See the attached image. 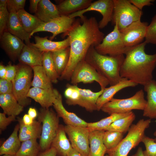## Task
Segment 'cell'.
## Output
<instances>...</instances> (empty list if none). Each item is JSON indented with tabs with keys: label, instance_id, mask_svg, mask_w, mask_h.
Masks as SVG:
<instances>
[{
	"label": "cell",
	"instance_id": "cell-1",
	"mask_svg": "<svg viewBox=\"0 0 156 156\" xmlns=\"http://www.w3.org/2000/svg\"><path fill=\"white\" fill-rule=\"evenodd\" d=\"M100 30L96 18L85 16L82 20L75 19L69 30L63 34L69 39L70 55L68 64L60 76V80H70L73 71L78 64L84 60L90 47L98 45L104 38Z\"/></svg>",
	"mask_w": 156,
	"mask_h": 156
},
{
	"label": "cell",
	"instance_id": "cell-2",
	"mask_svg": "<svg viewBox=\"0 0 156 156\" xmlns=\"http://www.w3.org/2000/svg\"><path fill=\"white\" fill-rule=\"evenodd\" d=\"M147 44L144 41L129 48L120 68L121 78L143 86L153 79V72L156 66V53H146Z\"/></svg>",
	"mask_w": 156,
	"mask_h": 156
},
{
	"label": "cell",
	"instance_id": "cell-3",
	"mask_svg": "<svg viewBox=\"0 0 156 156\" xmlns=\"http://www.w3.org/2000/svg\"><path fill=\"white\" fill-rule=\"evenodd\" d=\"M125 58L124 55L112 57L101 54L96 51L94 47L92 46L84 60L105 78L109 85L112 86L118 83L122 78L120 70Z\"/></svg>",
	"mask_w": 156,
	"mask_h": 156
},
{
	"label": "cell",
	"instance_id": "cell-4",
	"mask_svg": "<svg viewBox=\"0 0 156 156\" xmlns=\"http://www.w3.org/2000/svg\"><path fill=\"white\" fill-rule=\"evenodd\" d=\"M151 119L140 120L136 123L132 124L128 133L115 148L107 150L109 156H127L130 151L142 142L146 130L150 126Z\"/></svg>",
	"mask_w": 156,
	"mask_h": 156
},
{
	"label": "cell",
	"instance_id": "cell-5",
	"mask_svg": "<svg viewBox=\"0 0 156 156\" xmlns=\"http://www.w3.org/2000/svg\"><path fill=\"white\" fill-rule=\"evenodd\" d=\"M38 119L42 124L39 144L41 150L44 151L51 147L60 125L59 117L52 109L42 107L38 114Z\"/></svg>",
	"mask_w": 156,
	"mask_h": 156
},
{
	"label": "cell",
	"instance_id": "cell-6",
	"mask_svg": "<svg viewBox=\"0 0 156 156\" xmlns=\"http://www.w3.org/2000/svg\"><path fill=\"white\" fill-rule=\"evenodd\" d=\"M114 9L112 22L121 31L133 23L140 20L142 12L129 0H113Z\"/></svg>",
	"mask_w": 156,
	"mask_h": 156
},
{
	"label": "cell",
	"instance_id": "cell-7",
	"mask_svg": "<svg viewBox=\"0 0 156 156\" xmlns=\"http://www.w3.org/2000/svg\"><path fill=\"white\" fill-rule=\"evenodd\" d=\"M146 104L144 93L142 89L138 91L132 96L125 99L113 98L104 104L101 110L109 115L113 114L125 113L134 109L143 111Z\"/></svg>",
	"mask_w": 156,
	"mask_h": 156
},
{
	"label": "cell",
	"instance_id": "cell-8",
	"mask_svg": "<svg viewBox=\"0 0 156 156\" xmlns=\"http://www.w3.org/2000/svg\"><path fill=\"white\" fill-rule=\"evenodd\" d=\"M17 65L16 74L12 81V93L18 103L25 107L31 102L27 94L31 86L33 70L26 65L20 63Z\"/></svg>",
	"mask_w": 156,
	"mask_h": 156
},
{
	"label": "cell",
	"instance_id": "cell-9",
	"mask_svg": "<svg viewBox=\"0 0 156 156\" xmlns=\"http://www.w3.org/2000/svg\"><path fill=\"white\" fill-rule=\"evenodd\" d=\"M70 80L72 84L75 85L80 83H88L95 81L99 84L101 89H104L109 84L107 80L85 60L77 66Z\"/></svg>",
	"mask_w": 156,
	"mask_h": 156
},
{
	"label": "cell",
	"instance_id": "cell-10",
	"mask_svg": "<svg viewBox=\"0 0 156 156\" xmlns=\"http://www.w3.org/2000/svg\"><path fill=\"white\" fill-rule=\"evenodd\" d=\"M94 47L99 53L112 57L125 54L130 48L125 45L116 25H114L113 30L104 37L101 42Z\"/></svg>",
	"mask_w": 156,
	"mask_h": 156
},
{
	"label": "cell",
	"instance_id": "cell-11",
	"mask_svg": "<svg viewBox=\"0 0 156 156\" xmlns=\"http://www.w3.org/2000/svg\"><path fill=\"white\" fill-rule=\"evenodd\" d=\"M64 127L73 148L83 156H88L90 132L88 128L66 125Z\"/></svg>",
	"mask_w": 156,
	"mask_h": 156
},
{
	"label": "cell",
	"instance_id": "cell-12",
	"mask_svg": "<svg viewBox=\"0 0 156 156\" xmlns=\"http://www.w3.org/2000/svg\"><path fill=\"white\" fill-rule=\"evenodd\" d=\"M114 9L113 0H98L92 2L85 9L77 11L69 15L71 18L79 17L81 20L83 19L85 16L83 14L90 11H96L100 13L102 16L101 20L98 23L100 29L106 27L112 21Z\"/></svg>",
	"mask_w": 156,
	"mask_h": 156
},
{
	"label": "cell",
	"instance_id": "cell-13",
	"mask_svg": "<svg viewBox=\"0 0 156 156\" xmlns=\"http://www.w3.org/2000/svg\"><path fill=\"white\" fill-rule=\"evenodd\" d=\"M148 25L147 22H142L140 20L120 31L125 46L131 47L142 42L145 38Z\"/></svg>",
	"mask_w": 156,
	"mask_h": 156
},
{
	"label": "cell",
	"instance_id": "cell-14",
	"mask_svg": "<svg viewBox=\"0 0 156 156\" xmlns=\"http://www.w3.org/2000/svg\"><path fill=\"white\" fill-rule=\"evenodd\" d=\"M75 20V18H71L69 16L61 15L47 22H43L30 34V36L31 38L34 34L38 32H49L52 34L49 39L52 40L58 34L68 31Z\"/></svg>",
	"mask_w": 156,
	"mask_h": 156
},
{
	"label": "cell",
	"instance_id": "cell-15",
	"mask_svg": "<svg viewBox=\"0 0 156 156\" xmlns=\"http://www.w3.org/2000/svg\"><path fill=\"white\" fill-rule=\"evenodd\" d=\"M0 46L10 58L14 61L18 57L25 44L22 40L7 30L0 36Z\"/></svg>",
	"mask_w": 156,
	"mask_h": 156
},
{
	"label": "cell",
	"instance_id": "cell-16",
	"mask_svg": "<svg viewBox=\"0 0 156 156\" xmlns=\"http://www.w3.org/2000/svg\"><path fill=\"white\" fill-rule=\"evenodd\" d=\"M53 106L58 116L62 118L66 125L87 127V122L75 114L69 112L66 109L63 104L62 96L58 91Z\"/></svg>",
	"mask_w": 156,
	"mask_h": 156
},
{
	"label": "cell",
	"instance_id": "cell-17",
	"mask_svg": "<svg viewBox=\"0 0 156 156\" xmlns=\"http://www.w3.org/2000/svg\"><path fill=\"white\" fill-rule=\"evenodd\" d=\"M57 91L55 89L46 90L32 87L30 89L27 97L38 103L42 107L49 108L53 106Z\"/></svg>",
	"mask_w": 156,
	"mask_h": 156
},
{
	"label": "cell",
	"instance_id": "cell-18",
	"mask_svg": "<svg viewBox=\"0 0 156 156\" xmlns=\"http://www.w3.org/2000/svg\"><path fill=\"white\" fill-rule=\"evenodd\" d=\"M138 84L126 78H122L117 83L104 89L96 103L97 110L99 111L105 103L110 101L114 96L121 90L129 87H134Z\"/></svg>",
	"mask_w": 156,
	"mask_h": 156
},
{
	"label": "cell",
	"instance_id": "cell-19",
	"mask_svg": "<svg viewBox=\"0 0 156 156\" xmlns=\"http://www.w3.org/2000/svg\"><path fill=\"white\" fill-rule=\"evenodd\" d=\"M43 52L38 48L30 45L24 47L18 57L20 63L26 65L31 67L42 66Z\"/></svg>",
	"mask_w": 156,
	"mask_h": 156
},
{
	"label": "cell",
	"instance_id": "cell-20",
	"mask_svg": "<svg viewBox=\"0 0 156 156\" xmlns=\"http://www.w3.org/2000/svg\"><path fill=\"white\" fill-rule=\"evenodd\" d=\"M44 37L36 36H34L35 43H31L33 46L42 52H53L70 47L68 37L63 40L54 41Z\"/></svg>",
	"mask_w": 156,
	"mask_h": 156
},
{
	"label": "cell",
	"instance_id": "cell-21",
	"mask_svg": "<svg viewBox=\"0 0 156 156\" xmlns=\"http://www.w3.org/2000/svg\"><path fill=\"white\" fill-rule=\"evenodd\" d=\"M17 120L19 125L18 136L21 142L30 139H40L42 130V124L40 121L34 120L32 124L26 125L22 118L18 117Z\"/></svg>",
	"mask_w": 156,
	"mask_h": 156
},
{
	"label": "cell",
	"instance_id": "cell-22",
	"mask_svg": "<svg viewBox=\"0 0 156 156\" xmlns=\"http://www.w3.org/2000/svg\"><path fill=\"white\" fill-rule=\"evenodd\" d=\"M144 86L147 100L143 115L151 119H156V81L152 79Z\"/></svg>",
	"mask_w": 156,
	"mask_h": 156
},
{
	"label": "cell",
	"instance_id": "cell-23",
	"mask_svg": "<svg viewBox=\"0 0 156 156\" xmlns=\"http://www.w3.org/2000/svg\"><path fill=\"white\" fill-rule=\"evenodd\" d=\"M79 92V99L76 105L84 108L87 111L92 112L97 110V101L103 93L104 89L96 92H94L88 89L78 88Z\"/></svg>",
	"mask_w": 156,
	"mask_h": 156
},
{
	"label": "cell",
	"instance_id": "cell-24",
	"mask_svg": "<svg viewBox=\"0 0 156 156\" xmlns=\"http://www.w3.org/2000/svg\"><path fill=\"white\" fill-rule=\"evenodd\" d=\"M51 147L54 148L60 156H68L73 149L67 138L64 126L60 125L51 144Z\"/></svg>",
	"mask_w": 156,
	"mask_h": 156
},
{
	"label": "cell",
	"instance_id": "cell-25",
	"mask_svg": "<svg viewBox=\"0 0 156 156\" xmlns=\"http://www.w3.org/2000/svg\"><path fill=\"white\" fill-rule=\"evenodd\" d=\"M7 30L12 34L24 41L26 44H31L30 34L24 29L18 18L17 12H10Z\"/></svg>",
	"mask_w": 156,
	"mask_h": 156
},
{
	"label": "cell",
	"instance_id": "cell-26",
	"mask_svg": "<svg viewBox=\"0 0 156 156\" xmlns=\"http://www.w3.org/2000/svg\"><path fill=\"white\" fill-rule=\"evenodd\" d=\"M35 15L44 23L61 16L57 5L49 0H40Z\"/></svg>",
	"mask_w": 156,
	"mask_h": 156
},
{
	"label": "cell",
	"instance_id": "cell-27",
	"mask_svg": "<svg viewBox=\"0 0 156 156\" xmlns=\"http://www.w3.org/2000/svg\"><path fill=\"white\" fill-rule=\"evenodd\" d=\"M0 106L6 115L15 117L23 111L24 107L18 103L12 93L0 94Z\"/></svg>",
	"mask_w": 156,
	"mask_h": 156
},
{
	"label": "cell",
	"instance_id": "cell-28",
	"mask_svg": "<svg viewBox=\"0 0 156 156\" xmlns=\"http://www.w3.org/2000/svg\"><path fill=\"white\" fill-rule=\"evenodd\" d=\"M105 131H90V149L88 156H105L107 149L103 141Z\"/></svg>",
	"mask_w": 156,
	"mask_h": 156
},
{
	"label": "cell",
	"instance_id": "cell-29",
	"mask_svg": "<svg viewBox=\"0 0 156 156\" xmlns=\"http://www.w3.org/2000/svg\"><path fill=\"white\" fill-rule=\"evenodd\" d=\"M92 0H64L57 5L60 15L68 16L87 8Z\"/></svg>",
	"mask_w": 156,
	"mask_h": 156
},
{
	"label": "cell",
	"instance_id": "cell-30",
	"mask_svg": "<svg viewBox=\"0 0 156 156\" xmlns=\"http://www.w3.org/2000/svg\"><path fill=\"white\" fill-rule=\"evenodd\" d=\"M19 130L18 124L15 126L13 132L9 138L0 147V155L9 154L13 156L16 155L21 146V141L18 135Z\"/></svg>",
	"mask_w": 156,
	"mask_h": 156
},
{
	"label": "cell",
	"instance_id": "cell-31",
	"mask_svg": "<svg viewBox=\"0 0 156 156\" xmlns=\"http://www.w3.org/2000/svg\"><path fill=\"white\" fill-rule=\"evenodd\" d=\"M31 68L34 76L31 86L46 90L54 89L52 83L47 75L42 66H37Z\"/></svg>",
	"mask_w": 156,
	"mask_h": 156
},
{
	"label": "cell",
	"instance_id": "cell-32",
	"mask_svg": "<svg viewBox=\"0 0 156 156\" xmlns=\"http://www.w3.org/2000/svg\"><path fill=\"white\" fill-rule=\"evenodd\" d=\"M17 13L24 29L29 34L43 23L35 15L30 14L24 9L20 10Z\"/></svg>",
	"mask_w": 156,
	"mask_h": 156
},
{
	"label": "cell",
	"instance_id": "cell-33",
	"mask_svg": "<svg viewBox=\"0 0 156 156\" xmlns=\"http://www.w3.org/2000/svg\"><path fill=\"white\" fill-rule=\"evenodd\" d=\"M70 47L52 52L56 70L60 77L68 64L70 55Z\"/></svg>",
	"mask_w": 156,
	"mask_h": 156
},
{
	"label": "cell",
	"instance_id": "cell-34",
	"mask_svg": "<svg viewBox=\"0 0 156 156\" xmlns=\"http://www.w3.org/2000/svg\"><path fill=\"white\" fill-rule=\"evenodd\" d=\"M135 118V115L132 111L128 115L115 121L104 131H115L125 133L128 131Z\"/></svg>",
	"mask_w": 156,
	"mask_h": 156
},
{
	"label": "cell",
	"instance_id": "cell-35",
	"mask_svg": "<svg viewBox=\"0 0 156 156\" xmlns=\"http://www.w3.org/2000/svg\"><path fill=\"white\" fill-rule=\"evenodd\" d=\"M42 66L51 82L57 83L60 76L54 65L51 52H43Z\"/></svg>",
	"mask_w": 156,
	"mask_h": 156
},
{
	"label": "cell",
	"instance_id": "cell-36",
	"mask_svg": "<svg viewBox=\"0 0 156 156\" xmlns=\"http://www.w3.org/2000/svg\"><path fill=\"white\" fill-rule=\"evenodd\" d=\"M132 112L125 113H114L111 114L109 116L103 118L98 121L93 122H88L87 127L90 131H104L105 129L115 121L128 115Z\"/></svg>",
	"mask_w": 156,
	"mask_h": 156
},
{
	"label": "cell",
	"instance_id": "cell-37",
	"mask_svg": "<svg viewBox=\"0 0 156 156\" xmlns=\"http://www.w3.org/2000/svg\"><path fill=\"white\" fill-rule=\"evenodd\" d=\"M40 150L37 139L29 140L22 142L20 147L15 156H37Z\"/></svg>",
	"mask_w": 156,
	"mask_h": 156
},
{
	"label": "cell",
	"instance_id": "cell-38",
	"mask_svg": "<svg viewBox=\"0 0 156 156\" xmlns=\"http://www.w3.org/2000/svg\"><path fill=\"white\" fill-rule=\"evenodd\" d=\"M123 134L117 131H105L103 141L107 150L116 147L123 139Z\"/></svg>",
	"mask_w": 156,
	"mask_h": 156
},
{
	"label": "cell",
	"instance_id": "cell-39",
	"mask_svg": "<svg viewBox=\"0 0 156 156\" xmlns=\"http://www.w3.org/2000/svg\"><path fill=\"white\" fill-rule=\"evenodd\" d=\"M78 88L77 85L67 84L64 95L66 98V103L68 105H76L79 96Z\"/></svg>",
	"mask_w": 156,
	"mask_h": 156
},
{
	"label": "cell",
	"instance_id": "cell-40",
	"mask_svg": "<svg viewBox=\"0 0 156 156\" xmlns=\"http://www.w3.org/2000/svg\"><path fill=\"white\" fill-rule=\"evenodd\" d=\"M142 142L145 148L143 152L144 156H156V142L154 139L145 135Z\"/></svg>",
	"mask_w": 156,
	"mask_h": 156
},
{
	"label": "cell",
	"instance_id": "cell-41",
	"mask_svg": "<svg viewBox=\"0 0 156 156\" xmlns=\"http://www.w3.org/2000/svg\"><path fill=\"white\" fill-rule=\"evenodd\" d=\"M145 40L147 44L156 45V14L148 26Z\"/></svg>",
	"mask_w": 156,
	"mask_h": 156
},
{
	"label": "cell",
	"instance_id": "cell-42",
	"mask_svg": "<svg viewBox=\"0 0 156 156\" xmlns=\"http://www.w3.org/2000/svg\"><path fill=\"white\" fill-rule=\"evenodd\" d=\"M9 15L7 7H0V36L7 30Z\"/></svg>",
	"mask_w": 156,
	"mask_h": 156
},
{
	"label": "cell",
	"instance_id": "cell-43",
	"mask_svg": "<svg viewBox=\"0 0 156 156\" xmlns=\"http://www.w3.org/2000/svg\"><path fill=\"white\" fill-rule=\"evenodd\" d=\"M25 0H8L7 9L9 12H18L20 10L24 9Z\"/></svg>",
	"mask_w": 156,
	"mask_h": 156
},
{
	"label": "cell",
	"instance_id": "cell-44",
	"mask_svg": "<svg viewBox=\"0 0 156 156\" xmlns=\"http://www.w3.org/2000/svg\"><path fill=\"white\" fill-rule=\"evenodd\" d=\"M12 81L6 79H0V94L12 93Z\"/></svg>",
	"mask_w": 156,
	"mask_h": 156
},
{
	"label": "cell",
	"instance_id": "cell-45",
	"mask_svg": "<svg viewBox=\"0 0 156 156\" xmlns=\"http://www.w3.org/2000/svg\"><path fill=\"white\" fill-rule=\"evenodd\" d=\"M6 115L3 112L0 113V132L5 130L10 123L16 120V117L9 116L7 117Z\"/></svg>",
	"mask_w": 156,
	"mask_h": 156
},
{
	"label": "cell",
	"instance_id": "cell-46",
	"mask_svg": "<svg viewBox=\"0 0 156 156\" xmlns=\"http://www.w3.org/2000/svg\"><path fill=\"white\" fill-rule=\"evenodd\" d=\"M6 67V72L5 79L12 82L16 74L17 65H12L11 63L10 62Z\"/></svg>",
	"mask_w": 156,
	"mask_h": 156
},
{
	"label": "cell",
	"instance_id": "cell-47",
	"mask_svg": "<svg viewBox=\"0 0 156 156\" xmlns=\"http://www.w3.org/2000/svg\"><path fill=\"white\" fill-rule=\"evenodd\" d=\"M130 3L137 8L142 11L145 6H150L153 4V0H129Z\"/></svg>",
	"mask_w": 156,
	"mask_h": 156
},
{
	"label": "cell",
	"instance_id": "cell-48",
	"mask_svg": "<svg viewBox=\"0 0 156 156\" xmlns=\"http://www.w3.org/2000/svg\"><path fill=\"white\" fill-rule=\"evenodd\" d=\"M57 154L56 149L51 147L49 149L39 153L37 156H56Z\"/></svg>",
	"mask_w": 156,
	"mask_h": 156
},
{
	"label": "cell",
	"instance_id": "cell-49",
	"mask_svg": "<svg viewBox=\"0 0 156 156\" xmlns=\"http://www.w3.org/2000/svg\"><path fill=\"white\" fill-rule=\"evenodd\" d=\"M40 0H30L29 9L32 13H36L38 9V6Z\"/></svg>",
	"mask_w": 156,
	"mask_h": 156
},
{
	"label": "cell",
	"instance_id": "cell-50",
	"mask_svg": "<svg viewBox=\"0 0 156 156\" xmlns=\"http://www.w3.org/2000/svg\"><path fill=\"white\" fill-rule=\"evenodd\" d=\"M22 119L23 122L26 125H29L32 124L33 123L34 120L28 114H25Z\"/></svg>",
	"mask_w": 156,
	"mask_h": 156
},
{
	"label": "cell",
	"instance_id": "cell-51",
	"mask_svg": "<svg viewBox=\"0 0 156 156\" xmlns=\"http://www.w3.org/2000/svg\"><path fill=\"white\" fill-rule=\"evenodd\" d=\"M6 72V66L1 63L0 64V79H5Z\"/></svg>",
	"mask_w": 156,
	"mask_h": 156
},
{
	"label": "cell",
	"instance_id": "cell-52",
	"mask_svg": "<svg viewBox=\"0 0 156 156\" xmlns=\"http://www.w3.org/2000/svg\"><path fill=\"white\" fill-rule=\"evenodd\" d=\"M28 114L34 119L38 116L36 109L35 108L32 107L29 108L28 111Z\"/></svg>",
	"mask_w": 156,
	"mask_h": 156
},
{
	"label": "cell",
	"instance_id": "cell-53",
	"mask_svg": "<svg viewBox=\"0 0 156 156\" xmlns=\"http://www.w3.org/2000/svg\"><path fill=\"white\" fill-rule=\"evenodd\" d=\"M68 156H83L80 153L73 148Z\"/></svg>",
	"mask_w": 156,
	"mask_h": 156
},
{
	"label": "cell",
	"instance_id": "cell-54",
	"mask_svg": "<svg viewBox=\"0 0 156 156\" xmlns=\"http://www.w3.org/2000/svg\"><path fill=\"white\" fill-rule=\"evenodd\" d=\"M143 152V150L142 148L139 147L138 148L135 153L131 156H144Z\"/></svg>",
	"mask_w": 156,
	"mask_h": 156
},
{
	"label": "cell",
	"instance_id": "cell-55",
	"mask_svg": "<svg viewBox=\"0 0 156 156\" xmlns=\"http://www.w3.org/2000/svg\"><path fill=\"white\" fill-rule=\"evenodd\" d=\"M8 0H0V7H7Z\"/></svg>",
	"mask_w": 156,
	"mask_h": 156
},
{
	"label": "cell",
	"instance_id": "cell-56",
	"mask_svg": "<svg viewBox=\"0 0 156 156\" xmlns=\"http://www.w3.org/2000/svg\"><path fill=\"white\" fill-rule=\"evenodd\" d=\"M153 135L155 137L154 139L155 140V141L156 142V131H155V132H154L153 133Z\"/></svg>",
	"mask_w": 156,
	"mask_h": 156
},
{
	"label": "cell",
	"instance_id": "cell-57",
	"mask_svg": "<svg viewBox=\"0 0 156 156\" xmlns=\"http://www.w3.org/2000/svg\"><path fill=\"white\" fill-rule=\"evenodd\" d=\"M1 156H14L9 154H5L1 155Z\"/></svg>",
	"mask_w": 156,
	"mask_h": 156
},
{
	"label": "cell",
	"instance_id": "cell-58",
	"mask_svg": "<svg viewBox=\"0 0 156 156\" xmlns=\"http://www.w3.org/2000/svg\"><path fill=\"white\" fill-rule=\"evenodd\" d=\"M105 156H109L107 154H106L105 155Z\"/></svg>",
	"mask_w": 156,
	"mask_h": 156
}]
</instances>
